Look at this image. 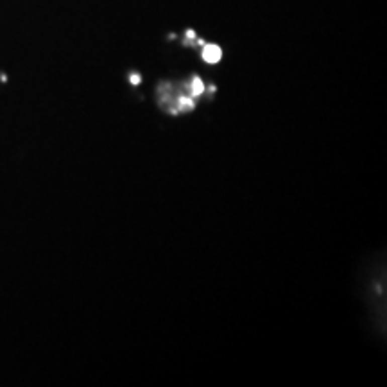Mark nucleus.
<instances>
[{
	"label": "nucleus",
	"mask_w": 387,
	"mask_h": 387,
	"mask_svg": "<svg viewBox=\"0 0 387 387\" xmlns=\"http://www.w3.org/2000/svg\"><path fill=\"white\" fill-rule=\"evenodd\" d=\"M203 58H205L206 63H217L223 58V50L217 45H206L205 50H203Z\"/></svg>",
	"instance_id": "1"
},
{
	"label": "nucleus",
	"mask_w": 387,
	"mask_h": 387,
	"mask_svg": "<svg viewBox=\"0 0 387 387\" xmlns=\"http://www.w3.org/2000/svg\"><path fill=\"white\" fill-rule=\"evenodd\" d=\"M177 112H192L194 110V99H190V97H179V101H177Z\"/></svg>",
	"instance_id": "2"
},
{
	"label": "nucleus",
	"mask_w": 387,
	"mask_h": 387,
	"mask_svg": "<svg viewBox=\"0 0 387 387\" xmlns=\"http://www.w3.org/2000/svg\"><path fill=\"white\" fill-rule=\"evenodd\" d=\"M203 91H205V84H203V81L199 77H194L192 84H190V93H192L194 97H199Z\"/></svg>",
	"instance_id": "3"
},
{
	"label": "nucleus",
	"mask_w": 387,
	"mask_h": 387,
	"mask_svg": "<svg viewBox=\"0 0 387 387\" xmlns=\"http://www.w3.org/2000/svg\"><path fill=\"white\" fill-rule=\"evenodd\" d=\"M131 82H133V84H138V82H140V75H133Z\"/></svg>",
	"instance_id": "4"
}]
</instances>
